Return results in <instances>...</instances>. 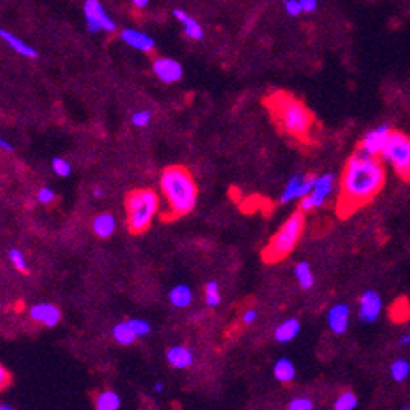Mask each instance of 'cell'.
I'll list each match as a JSON object with an SVG mask.
<instances>
[{
  "label": "cell",
  "instance_id": "6da1fadb",
  "mask_svg": "<svg viewBox=\"0 0 410 410\" xmlns=\"http://www.w3.org/2000/svg\"><path fill=\"white\" fill-rule=\"evenodd\" d=\"M386 183V168L383 159L371 155L358 148L347 160L340 182L342 214H350L373 201Z\"/></svg>",
  "mask_w": 410,
  "mask_h": 410
},
{
  "label": "cell",
  "instance_id": "7a4b0ae2",
  "mask_svg": "<svg viewBox=\"0 0 410 410\" xmlns=\"http://www.w3.org/2000/svg\"><path fill=\"white\" fill-rule=\"evenodd\" d=\"M160 190L173 216H187L195 210L198 190L195 180L185 167H167L160 175Z\"/></svg>",
  "mask_w": 410,
  "mask_h": 410
},
{
  "label": "cell",
  "instance_id": "3957f363",
  "mask_svg": "<svg viewBox=\"0 0 410 410\" xmlns=\"http://www.w3.org/2000/svg\"><path fill=\"white\" fill-rule=\"evenodd\" d=\"M267 103L285 133L299 139L309 138L314 120L313 113L306 108L303 102L288 95V93H275L271 98H268Z\"/></svg>",
  "mask_w": 410,
  "mask_h": 410
},
{
  "label": "cell",
  "instance_id": "277c9868",
  "mask_svg": "<svg viewBox=\"0 0 410 410\" xmlns=\"http://www.w3.org/2000/svg\"><path fill=\"white\" fill-rule=\"evenodd\" d=\"M304 230V211L298 210L290 216L273 235L270 244L263 251V258L267 262H278L293 251Z\"/></svg>",
  "mask_w": 410,
  "mask_h": 410
},
{
  "label": "cell",
  "instance_id": "5b68a950",
  "mask_svg": "<svg viewBox=\"0 0 410 410\" xmlns=\"http://www.w3.org/2000/svg\"><path fill=\"white\" fill-rule=\"evenodd\" d=\"M159 210L157 193L152 190H134L126 196V216L128 228L133 234H141L149 229Z\"/></svg>",
  "mask_w": 410,
  "mask_h": 410
},
{
  "label": "cell",
  "instance_id": "8992f818",
  "mask_svg": "<svg viewBox=\"0 0 410 410\" xmlns=\"http://www.w3.org/2000/svg\"><path fill=\"white\" fill-rule=\"evenodd\" d=\"M384 164L402 180H410V138L400 131H391L388 144L381 154Z\"/></svg>",
  "mask_w": 410,
  "mask_h": 410
},
{
  "label": "cell",
  "instance_id": "52a82bcc",
  "mask_svg": "<svg viewBox=\"0 0 410 410\" xmlns=\"http://www.w3.org/2000/svg\"><path fill=\"white\" fill-rule=\"evenodd\" d=\"M336 180H337L336 175L331 172L315 177L313 191L301 200L299 210H303L306 213V211H313V210L320 208V206H324L329 198L332 196L333 188H336Z\"/></svg>",
  "mask_w": 410,
  "mask_h": 410
},
{
  "label": "cell",
  "instance_id": "ba28073f",
  "mask_svg": "<svg viewBox=\"0 0 410 410\" xmlns=\"http://www.w3.org/2000/svg\"><path fill=\"white\" fill-rule=\"evenodd\" d=\"M84 20H86L87 30L93 35L98 31L113 33L116 30V22L108 15L105 6L100 0H86V3H84Z\"/></svg>",
  "mask_w": 410,
  "mask_h": 410
},
{
  "label": "cell",
  "instance_id": "9c48e42d",
  "mask_svg": "<svg viewBox=\"0 0 410 410\" xmlns=\"http://www.w3.org/2000/svg\"><path fill=\"white\" fill-rule=\"evenodd\" d=\"M315 177H309L306 173H294L286 183L285 190H283L280 196L281 205H288V203L294 200H303L304 196H308L314 188Z\"/></svg>",
  "mask_w": 410,
  "mask_h": 410
},
{
  "label": "cell",
  "instance_id": "30bf717a",
  "mask_svg": "<svg viewBox=\"0 0 410 410\" xmlns=\"http://www.w3.org/2000/svg\"><path fill=\"white\" fill-rule=\"evenodd\" d=\"M381 310H383V299H381L379 293L368 290L360 296V301H358V319L363 324H374L379 319Z\"/></svg>",
  "mask_w": 410,
  "mask_h": 410
},
{
  "label": "cell",
  "instance_id": "8fae6325",
  "mask_svg": "<svg viewBox=\"0 0 410 410\" xmlns=\"http://www.w3.org/2000/svg\"><path fill=\"white\" fill-rule=\"evenodd\" d=\"M391 131L393 129H391L389 125H381V126H378V128L368 131V133L363 136V139L360 143V149H363L368 154L378 155V157H381V154H383L386 144H388Z\"/></svg>",
  "mask_w": 410,
  "mask_h": 410
},
{
  "label": "cell",
  "instance_id": "7c38bea8",
  "mask_svg": "<svg viewBox=\"0 0 410 410\" xmlns=\"http://www.w3.org/2000/svg\"><path fill=\"white\" fill-rule=\"evenodd\" d=\"M152 72L164 84H175L183 77V65L172 58H155Z\"/></svg>",
  "mask_w": 410,
  "mask_h": 410
},
{
  "label": "cell",
  "instance_id": "4fadbf2b",
  "mask_svg": "<svg viewBox=\"0 0 410 410\" xmlns=\"http://www.w3.org/2000/svg\"><path fill=\"white\" fill-rule=\"evenodd\" d=\"M120 38L123 43L138 51H143V53H150L155 48L154 38L149 36L148 33L136 30V28H123L120 31Z\"/></svg>",
  "mask_w": 410,
  "mask_h": 410
},
{
  "label": "cell",
  "instance_id": "5bb4252c",
  "mask_svg": "<svg viewBox=\"0 0 410 410\" xmlns=\"http://www.w3.org/2000/svg\"><path fill=\"white\" fill-rule=\"evenodd\" d=\"M30 317L35 320V322H40L46 325V327H56L61 322V310L58 306L49 304V303H40L31 306L30 309Z\"/></svg>",
  "mask_w": 410,
  "mask_h": 410
},
{
  "label": "cell",
  "instance_id": "9a60e30c",
  "mask_svg": "<svg viewBox=\"0 0 410 410\" xmlns=\"http://www.w3.org/2000/svg\"><path fill=\"white\" fill-rule=\"evenodd\" d=\"M327 322L336 336H343L348 329V322H350V308L345 303L333 304L327 313Z\"/></svg>",
  "mask_w": 410,
  "mask_h": 410
},
{
  "label": "cell",
  "instance_id": "2e32d148",
  "mask_svg": "<svg viewBox=\"0 0 410 410\" xmlns=\"http://www.w3.org/2000/svg\"><path fill=\"white\" fill-rule=\"evenodd\" d=\"M172 15L178 23H182L183 31H185V35L190 38V40L200 41L205 38V30H203L200 22H198L196 18H193L191 15H188L185 10H182V8H175V10L172 12Z\"/></svg>",
  "mask_w": 410,
  "mask_h": 410
},
{
  "label": "cell",
  "instance_id": "e0dca14e",
  "mask_svg": "<svg viewBox=\"0 0 410 410\" xmlns=\"http://www.w3.org/2000/svg\"><path fill=\"white\" fill-rule=\"evenodd\" d=\"M0 38H2L3 41H6L7 46L10 49L15 51L17 54L23 56V58L26 59H38V51L26 43V41H23L22 38H18L17 35H13L12 31H7V30H0Z\"/></svg>",
  "mask_w": 410,
  "mask_h": 410
},
{
  "label": "cell",
  "instance_id": "ac0fdd59",
  "mask_svg": "<svg viewBox=\"0 0 410 410\" xmlns=\"http://www.w3.org/2000/svg\"><path fill=\"white\" fill-rule=\"evenodd\" d=\"M167 363L177 370H187L188 366H191L193 363V352L188 347L175 345L171 347L166 353Z\"/></svg>",
  "mask_w": 410,
  "mask_h": 410
},
{
  "label": "cell",
  "instance_id": "d6986e66",
  "mask_svg": "<svg viewBox=\"0 0 410 410\" xmlns=\"http://www.w3.org/2000/svg\"><path fill=\"white\" fill-rule=\"evenodd\" d=\"M299 332H301L299 320L294 319V317L286 319V320H283V322L276 327L275 340L278 343H290V342H293L296 337H298Z\"/></svg>",
  "mask_w": 410,
  "mask_h": 410
},
{
  "label": "cell",
  "instance_id": "ffe728a7",
  "mask_svg": "<svg viewBox=\"0 0 410 410\" xmlns=\"http://www.w3.org/2000/svg\"><path fill=\"white\" fill-rule=\"evenodd\" d=\"M92 229L98 237L108 239L115 234L116 230V219L115 216L110 213H102L95 216V219L92 221Z\"/></svg>",
  "mask_w": 410,
  "mask_h": 410
},
{
  "label": "cell",
  "instance_id": "44dd1931",
  "mask_svg": "<svg viewBox=\"0 0 410 410\" xmlns=\"http://www.w3.org/2000/svg\"><path fill=\"white\" fill-rule=\"evenodd\" d=\"M168 301L173 308L187 309L193 303V291L188 285H177L168 293Z\"/></svg>",
  "mask_w": 410,
  "mask_h": 410
},
{
  "label": "cell",
  "instance_id": "7402d4cb",
  "mask_svg": "<svg viewBox=\"0 0 410 410\" xmlns=\"http://www.w3.org/2000/svg\"><path fill=\"white\" fill-rule=\"evenodd\" d=\"M273 376L283 384H288L296 378V366L290 358H280L273 366Z\"/></svg>",
  "mask_w": 410,
  "mask_h": 410
},
{
  "label": "cell",
  "instance_id": "603a6c76",
  "mask_svg": "<svg viewBox=\"0 0 410 410\" xmlns=\"http://www.w3.org/2000/svg\"><path fill=\"white\" fill-rule=\"evenodd\" d=\"M113 338H115L116 343H120L123 347H128V345H133V343L138 340V336H136V332L133 331V327H131L128 320L126 322H120L116 324L115 327H113Z\"/></svg>",
  "mask_w": 410,
  "mask_h": 410
},
{
  "label": "cell",
  "instance_id": "cb8c5ba5",
  "mask_svg": "<svg viewBox=\"0 0 410 410\" xmlns=\"http://www.w3.org/2000/svg\"><path fill=\"white\" fill-rule=\"evenodd\" d=\"M95 407L98 410H118L121 407V397L115 391H102L95 399Z\"/></svg>",
  "mask_w": 410,
  "mask_h": 410
},
{
  "label": "cell",
  "instance_id": "d4e9b609",
  "mask_svg": "<svg viewBox=\"0 0 410 410\" xmlns=\"http://www.w3.org/2000/svg\"><path fill=\"white\" fill-rule=\"evenodd\" d=\"M294 276L303 290H310L314 286V273L308 262H299L294 267Z\"/></svg>",
  "mask_w": 410,
  "mask_h": 410
},
{
  "label": "cell",
  "instance_id": "484cf974",
  "mask_svg": "<svg viewBox=\"0 0 410 410\" xmlns=\"http://www.w3.org/2000/svg\"><path fill=\"white\" fill-rule=\"evenodd\" d=\"M391 378H393L395 383H404L405 379L410 376V363L404 358H397V360L393 361V365L389 368Z\"/></svg>",
  "mask_w": 410,
  "mask_h": 410
},
{
  "label": "cell",
  "instance_id": "4316f807",
  "mask_svg": "<svg viewBox=\"0 0 410 410\" xmlns=\"http://www.w3.org/2000/svg\"><path fill=\"white\" fill-rule=\"evenodd\" d=\"M358 407V397L353 391H343V393L338 395L336 404H333V409L336 410H353Z\"/></svg>",
  "mask_w": 410,
  "mask_h": 410
},
{
  "label": "cell",
  "instance_id": "83f0119b",
  "mask_svg": "<svg viewBox=\"0 0 410 410\" xmlns=\"http://www.w3.org/2000/svg\"><path fill=\"white\" fill-rule=\"evenodd\" d=\"M205 303L208 308H218L221 303V291L219 285L216 281H210L205 286Z\"/></svg>",
  "mask_w": 410,
  "mask_h": 410
},
{
  "label": "cell",
  "instance_id": "f1b7e54d",
  "mask_svg": "<svg viewBox=\"0 0 410 410\" xmlns=\"http://www.w3.org/2000/svg\"><path fill=\"white\" fill-rule=\"evenodd\" d=\"M8 258H10V263L17 268L18 271L28 273L26 258H25V253H23L22 251H18V249H10V251H8Z\"/></svg>",
  "mask_w": 410,
  "mask_h": 410
},
{
  "label": "cell",
  "instance_id": "f546056e",
  "mask_svg": "<svg viewBox=\"0 0 410 410\" xmlns=\"http://www.w3.org/2000/svg\"><path fill=\"white\" fill-rule=\"evenodd\" d=\"M51 168H53V172L56 173V175L63 177V178L69 177L70 172H72L70 164L63 157H54L53 160H51Z\"/></svg>",
  "mask_w": 410,
  "mask_h": 410
},
{
  "label": "cell",
  "instance_id": "4dcf8cb0",
  "mask_svg": "<svg viewBox=\"0 0 410 410\" xmlns=\"http://www.w3.org/2000/svg\"><path fill=\"white\" fill-rule=\"evenodd\" d=\"M131 327H133V331L136 332V336L138 337H145L150 333V324L148 320L144 319H129L128 320Z\"/></svg>",
  "mask_w": 410,
  "mask_h": 410
},
{
  "label": "cell",
  "instance_id": "1f68e13d",
  "mask_svg": "<svg viewBox=\"0 0 410 410\" xmlns=\"http://www.w3.org/2000/svg\"><path fill=\"white\" fill-rule=\"evenodd\" d=\"M288 409L290 410H313L314 402H313V399H309V397H294L288 404Z\"/></svg>",
  "mask_w": 410,
  "mask_h": 410
},
{
  "label": "cell",
  "instance_id": "d6a6232c",
  "mask_svg": "<svg viewBox=\"0 0 410 410\" xmlns=\"http://www.w3.org/2000/svg\"><path fill=\"white\" fill-rule=\"evenodd\" d=\"M150 111L149 110H141V111H136L133 116H131V123H133L134 126H138V128H144V126H148L150 123Z\"/></svg>",
  "mask_w": 410,
  "mask_h": 410
},
{
  "label": "cell",
  "instance_id": "836d02e7",
  "mask_svg": "<svg viewBox=\"0 0 410 410\" xmlns=\"http://www.w3.org/2000/svg\"><path fill=\"white\" fill-rule=\"evenodd\" d=\"M283 7H285V12L288 13L290 17H299L301 13H304L299 0H285Z\"/></svg>",
  "mask_w": 410,
  "mask_h": 410
},
{
  "label": "cell",
  "instance_id": "e575fe53",
  "mask_svg": "<svg viewBox=\"0 0 410 410\" xmlns=\"http://www.w3.org/2000/svg\"><path fill=\"white\" fill-rule=\"evenodd\" d=\"M38 201H40L41 205H51V203L56 201V193L51 190L49 187L41 188V190L38 191Z\"/></svg>",
  "mask_w": 410,
  "mask_h": 410
},
{
  "label": "cell",
  "instance_id": "d590c367",
  "mask_svg": "<svg viewBox=\"0 0 410 410\" xmlns=\"http://www.w3.org/2000/svg\"><path fill=\"white\" fill-rule=\"evenodd\" d=\"M299 2L304 13H314L315 10H317V6H319L317 0H299Z\"/></svg>",
  "mask_w": 410,
  "mask_h": 410
},
{
  "label": "cell",
  "instance_id": "8d00e7d4",
  "mask_svg": "<svg viewBox=\"0 0 410 410\" xmlns=\"http://www.w3.org/2000/svg\"><path fill=\"white\" fill-rule=\"evenodd\" d=\"M242 320H244V324H247V325L253 324L257 320V310H253V309L245 310L244 315H242Z\"/></svg>",
  "mask_w": 410,
  "mask_h": 410
},
{
  "label": "cell",
  "instance_id": "74e56055",
  "mask_svg": "<svg viewBox=\"0 0 410 410\" xmlns=\"http://www.w3.org/2000/svg\"><path fill=\"white\" fill-rule=\"evenodd\" d=\"M8 383H10V374L7 373L6 368L0 366V388H7Z\"/></svg>",
  "mask_w": 410,
  "mask_h": 410
},
{
  "label": "cell",
  "instance_id": "f35d334b",
  "mask_svg": "<svg viewBox=\"0 0 410 410\" xmlns=\"http://www.w3.org/2000/svg\"><path fill=\"white\" fill-rule=\"evenodd\" d=\"M131 6H133L134 8H138V10H143V8L149 7L150 0H129Z\"/></svg>",
  "mask_w": 410,
  "mask_h": 410
},
{
  "label": "cell",
  "instance_id": "ab89813d",
  "mask_svg": "<svg viewBox=\"0 0 410 410\" xmlns=\"http://www.w3.org/2000/svg\"><path fill=\"white\" fill-rule=\"evenodd\" d=\"M0 148H2L3 150H7V152H12L13 150V145L10 143H7L6 139H0Z\"/></svg>",
  "mask_w": 410,
  "mask_h": 410
},
{
  "label": "cell",
  "instance_id": "60d3db41",
  "mask_svg": "<svg viewBox=\"0 0 410 410\" xmlns=\"http://www.w3.org/2000/svg\"><path fill=\"white\" fill-rule=\"evenodd\" d=\"M400 345H410V332L400 338Z\"/></svg>",
  "mask_w": 410,
  "mask_h": 410
},
{
  "label": "cell",
  "instance_id": "b9f144b4",
  "mask_svg": "<svg viewBox=\"0 0 410 410\" xmlns=\"http://www.w3.org/2000/svg\"><path fill=\"white\" fill-rule=\"evenodd\" d=\"M93 196H95V198H102L103 196V190L100 187L93 188Z\"/></svg>",
  "mask_w": 410,
  "mask_h": 410
},
{
  "label": "cell",
  "instance_id": "7bdbcfd3",
  "mask_svg": "<svg viewBox=\"0 0 410 410\" xmlns=\"http://www.w3.org/2000/svg\"><path fill=\"white\" fill-rule=\"evenodd\" d=\"M154 389H155V393H162V391H164V384L162 383H155L154 384Z\"/></svg>",
  "mask_w": 410,
  "mask_h": 410
},
{
  "label": "cell",
  "instance_id": "ee69618b",
  "mask_svg": "<svg viewBox=\"0 0 410 410\" xmlns=\"http://www.w3.org/2000/svg\"><path fill=\"white\" fill-rule=\"evenodd\" d=\"M0 410H13V407L8 404H0Z\"/></svg>",
  "mask_w": 410,
  "mask_h": 410
}]
</instances>
